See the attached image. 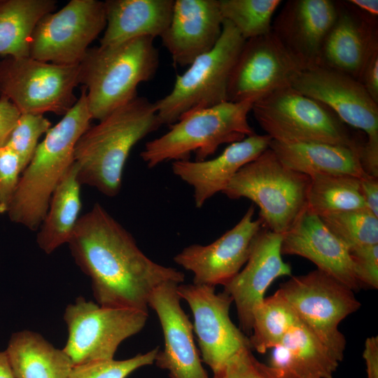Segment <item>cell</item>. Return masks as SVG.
Segmentation results:
<instances>
[{"mask_svg":"<svg viewBox=\"0 0 378 378\" xmlns=\"http://www.w3.org/2000/svg\"><path fill=\"white\" fill-rule=\"evenodd\" d=\"M223 21L219 0H174L162 45L175 64L189 66L215 46Z\"/></svg>","mask_w":378,"mask_h":378,"instance_id":"44dd1931","label":"cell"},{"mask_svg":"<svg viewBox=\"0 0 378 378\" xmlns=\"http://www.w3.org/2000/svg\"><path fill=\"white\" fill-rule=\"evenodd\" d=\"M278 290L299 320L341 361L346 340L339 324L360 307L354 290L318 269L291 277Z\"/></svg>","mask_w":378,"mask_h":378,"instance_id":"8fae6325","label":"cell"},{"mask_svg":"<svg viewBox=\"0 0 378 378\" xmlns=\"http://www.w3.org/2000/svg\"><path fill=\"white\" fill-rule=\"evenodd\" d=\"M363 358L368 378H378V337H369L365 342Z\"/></svg>","mask_w":378,"mask_h":378,"instance_id":"b9f144b4","label":"cell"},{"mask_svg":"<svg viewBox=\"0 0 378 378\" xmlns=\"http://www.w3.org/2000/svg\"><path fill=\"white\" fill-rule=\"evenodd\" d=\"M282 234L264 226L257 235L245 267L224 286L235 304L241 330L251 333L255 309L262 302L270 284L291 274L290 266L282 259Z\"/></svg>","mask_w":378,"mask_h":378,"instance_id":"ac0fdd59","label":"cell"},{"mask_svg":"<svg viewBox=\"0 0 378 378\" xmlns=\"http://www.w3.org/2000/svg\"><path fill=\"white\" fill-rule=\"evenodd\" d=\"M336 4V17L323 41L318 66L358 80L367 58L378 48L377 17L361 11L349 1Z\"/></svg>","mask_w":378,"mask_h":378,"instance_id":"ffe728a7","label":"cell"},{"mask_svg":"<svg viewBox=\"0 0 378 378\" xmlns=\"http://www.w3.org/2000/svg\"><path fill=\"white\" fill-rule=\"evenodd\" d=\"M310 183L309 176L286 167L269 148L243 166L222 193L251 200L263 226L283 234L306 209Z\"/></svg>","mask_w":378,"mask_h":378,"instance_id":"8992f818","label":"cell"},{"mask_svg":"<svg viewBox=\"0 0 378 378\" xmlns=\"http://www.w3.org/2000/svg\"><path fill=\"white\" fill-rule=\"evenodd\" d=\"M270 148L288 168L306 174L368 175L356 151L340 145L320 142L282 143L272 140Z\"/></svg>","mask_w":378,"mask_h":378,"instance_id":"484cf974","label":"cell"},{"mask_svg":"<svg viewBox=\"0 0 378 378\" xmlns=\"http://www.w3.org/2000/svg\"><path fill=\"white\" fill-rule=\"evenodd\" d=\"M79 64L64 65L29 57L0 60V94L20 113L64 115L76 103Z\"/></svg>","mask_w":378,"mask_h":378,"instance_id":"30bf717a","label":"cell"},{"mask_svg":"<svg viewBox=\"0 0 378 378\" xmlns=\"http://www.w3.org/2000/svg\"><path fill=\"white\" fill-rule=\"evenodd\" d=\"M336 14V1L289 0L272 22V32L303 69L318 66Z\"/></svg>","mask_w":378,"mask_h":378,"instance_id":"d6986e66","label":"cell"},{"mask_svg":"<svg viewBox=\"0 0 378 378\" xmlns=\"http://www.w3.org/2000/svg\"><path fill=\"white\" fill-rule=\"evenodd\" d=\"M106 25L104 1L71 0L39 20L31 36L29 57L57 64H79Z\"/></svg>","mask_w":378,"mask_h":378,"instance_id":"4fadbf2b","label":"cell"},{"mask_svg":"<svg viewBox=\"0 0 378 378\" xmlns=\"http://www.w3.org/2000/svg\"><path fill=\"white\" fill-rule=\"evenodd\" d=\"M353 6L361 11L374 16H378V1L377 0H348Z\"/></svg>","mask_w":378,"mask_h":378,"instance_id":"7bdbcfd3","label":"cell"},{"mask_svg":"<svg viewBox=\"0 0 378 378\" xmlns=\"http://www.w3.org/2000/svg\"><path fill=\"white\" fill-rule=\"evenodd\" d=\"M281 0H219L221 15L246 41L272 31L274 13Z\"/></svg>","mask_w":378,"mask_h":378,"instance_id":"1f68e13d","label":"cell"},{"mask_svg":"<svg viewBox=\"0 0 378 378\" xmlns=\"http://www.w3.org/2000/svg\"><path fill=\"white\" fill-rule=\"evenodd\" d=\"M272 349L269 365L294 378H332L340 362L300 321Z\"/></svg>","mask_w":378,"mask_h":378,"instance_id":"d4e9b609","label":"cell"},{"mask_svg":"<svg viewBox=\"0 0 378 378\" xmlns=\"http://www.w3.org/2000/svg\"><path fill=\"white\" fill-rule=\"evenodd\" d=\"M252 349H244L214 372L213 378H294L260 362Z\"/></svg>","mask_w":378,"mask_h":378,"instance_id":"d590c367","label":"cell"},{"mask_svg":"<svg viewBox=\"0 0 378 378\" xmlns=\"http://www.w3.org/2000/svg\"><path fill=\"white\" fill-rule=\"evenodd\" d=\"M20 114L17 107L6 96L0 94V147L6 144Z\"/></svg>","mask_w":378,"mask_h":378,"instance_id":"ab89813d","label":"cell"},{"mask_svg":"<svg viewBox=\"0 0 378 378\" xmlns=\"http://www.w3.org/2000/svg\"><path fill=\"white\" fill-rule=\"evenodd\" d=\"M251 111L260 127L276 141L340 145L360 156L365 140L354 134L326 104L292 87L259 99Z\"/></svg>","mask_w":378,"mask_h":378,"instance_id":"52a82bcc","label":"cell"},{"mask_svg":"<svg viewBox=\"0 0 378 378\" xmlns=\"http://www.w3.org/2000/svg\"><path fill=\"white\" fill-rule=\"evenodd\" d=\"M355 276L361 286L378 288V244L349 251Z\"/></svg>","mask_w":378,"mask_h":378,"instance_id":"74e56055","label":"cell"},{"mask_svg":"<svg viewBox=\"0 0 378 378\" xmlns=\"http://www.w3.org/2000/svg\"><path fill=\"white\" fill-rule=\"evenodd\" d=\"M244 43L237 29L224 20L215 46L177 75L171 92L154 103L162 125L171 126L188 113L227 102L230 77Z\"/></svg>","mask_w":378,"mask_h":378,"instance_id":"ba28073f","label":"cell"},{"mask_svg":"<svg viewBox=\"0 0 378 378\" xmlns=\"http://www.w3.org/2000/svg\"><path fill=\"white\" fill-rule=\"evenodd\" d=\"M282 255H295L314 263L353 290L360 286L355 276L350 254L344 244L307 208L293 226L282 234Z\"/></svg>","mask_w":378,"mask_h":378,"instance_id":"7402d4cb","label":"cell"},{"mask_svg":"<svg viewBox=\"0 0 378 378\" xmlns=\"http://www.w3.org/2000/svg\"><path fill=\"white\" fill-rule=\"evenodd\" d=\"M159 347L125 360H102L74 366L68 378H126L136 370L154 363Z\"/></svg>","mask_w":378,"mask_h":378,"instance_id":"e575fe53","label":"cell"},{"mask_svg":"<svg viewBox=\"0 0 378 378\" xmlns=\"http://www.w3.org/2000/svg\"><path fill=\"white\" fill-rule=\"evenodd\" d=\"M22 172L18 155L6 145L0 147V214L7 213Z\"/></svg>","mask_w":378,"mask_h":378,"instance_id":"8d00e7d4","label":"cell"},{"mask_svg":"<svg viewBox=\"0 0 378 378\" xmlns=\"http://www.w3.org/2000/svg\"><path fill=\"white\" fill-rule=\"evenodd\" d=\"M299 321L289 303L277 290L264 298L253 312L252 333L248 337L251 349L265 353L274 347Z\"/></svg>","mask_w":378,"mask_h":378,"instance_id":"4dcf8cb0","label":"cell"},{"mask_svg":"<svg viewBox=\"0 0 378 378\" xmlns=\"http://www.w3.org/2000/svg\"><path fill=\"white\" fill-rule=\"evenodd\" d=\"M148 36L89 48L79 64V82L86 90L92 119L99 121L137 97V87L150 80L159 52Z\"/></svg>","mask_w":378,"mask_h":378,"instance_id":"277c9868","label":"cell"},{"mask_svg":"<svg viewBox=\"0 0 378 378\" xmlns=\"http://www.w3.org/2000/svg\"><path fill=\"white\" fill-rule=\"evenodd\" d=\"M0 378H15L5 351H0Z\"/></svg>","mask_w":378,"mask_h":378,"instance_id":"ee69618b","label":"cell"},{"mask_svg":"<svg viewBox=\"0 0 378 378\" xmlns=\"http://www.w3.org/2000/svg\"><path fill=\"white\" fill-rule=\"evenodd\" d=\"M180 284L166 282L150 294L148 307L157 314L164 335V347L154 363L169 371L171 378H209L194 342L193 326L181 305Z\"/></svg>","mask_w":378,"mask_h":378,"instance_id":"e0dca14e","label":"cell"},{"mask_svg":"<svg viewBox=\"0 0 378 378\" xmlns=\"http://www.w3.org/2000/svg\"><path fill=\"white\" fill-rule=\"evenodd\" d=\"M360 184L367 209L378 217V178L366 175L360 178Z\"/></svg>","mask_w":378,"mask_h":378,"instance_id":"60d3db41","label":"cell"},{"mask_svg":"<svg viewBox=\"0 0 378 378\" xmlns=\"http://www.w3.org/2000/svg\"><path fill=\"white\" fill-rule=\"evenodd\" d=\"M55 8L54 0H0V55L29 57L36 24Z\"/></svg>","mask_w":378,"mask_h":378,"instance_id":"f1b7e54d","label":"cell"},{"mask_svg":"<svg viewBox=\"0 0 378 378\" xmlns=\"http://www.w3.org/2000/svg\"><path fill=\"white\" fill-rule=\"evenodd\" d=\"M50 127V122L41 114H20L4 145L18 155L23 171L35 153L38 139Z\"/></svg>","mask_w":378,"mask_h":378,"instance_id":"836d02e7","label":"cell"},{"mask_svg":"<svg viewBox=\"0 0 378 378\" xmlns=\"http://www.w3.org/2000/svg\"><path fill=\"white\" fill-rule=\"evenodd\" d=\"M5 352L15 378H68L74 367L63 349L29 330L13 333Z\"/></svg>","mask_w":378,"mask_h":378,"instance_id":"4316f807","label":"cell"},{"mask_svg":"<svg viewBox=\"0 0 378 378\" xmlns=\"http://www.w3.org/2000/svg\"><path fill=\"white\" fill-rule=\"evenodd\" d=\"M148 317V312L104 307L78 297L64 312L68 337L62 349L73 366L113 359L119 345L139 332Z\"/></svg>","mask_w":378,"mask_h":378,"instance_id":"7c38bea8","label":"cell"},{"mask_svg":"<svg viewBox=\"0 0 378 378\" xmlns=\"http://www.w3.org/2000/svg\"><path fill=\"white\" fill-rule=\"evenodd\" d=\"M318 217L349 251L378 244V217L368 209L332 213Z\"/></svg>","mask_w":378,"mask_h":378,"instance_id":"d6a6232c","label":"cell"},{"mask_svg":"<svg viewBox=\"0 0 378 378\" xmlns=\"http://www.w3.org/2000/svg\"><path fill=\"white\" fill-rule=\"evenodd\" d=\"M80 186L74 161L54 190L38 230L36 242L46 253H52L70 240L82 207Z\"/></svg>","mask_w":378,"mask_h":378,"instance_id":"83f0119b","label":"cell"},{"mask_svg":"<svg viewBox=\"0 0 378 378\" xmlns=\"http://www.w3.org/2000/svg\"><path fill=\"white\" fill-rule=\"evenodd\" d=\"M79 268L90 278L94 298L108 308L148 312L152 292L185 274L150 259L132 235L99 203L80 216L68 242Z\"/></svg>","mask_w":378,"mask_h":378,"instance_id":"6da1fadb","label":"cell"},{"mask_svg":"<svg viewBox=\"0 0 378 378\" xmlns=\"http://www.w3.org/2000/svg\"><path fill=\"white\" fill-rule=\"evenodd\" d=\"M160 126L154 103L138 96L90 126L74 150L80 185L93 187L108 197L116 196L130 150Z\"/></svg>","mask_w":378,"mask_h":378,"instance_id":"7a4b0ae2","label":"cell"},{"mask_svg":"<svg viewBox=\"0 0 378 378\" xmlns=\"http://www.w3.org/2000/svg\"><path fill=\"white\" fill-rule=\"evenodd\" d=\"M303 68L271 31L245 41L232 71L228 102H255L292 87Z\"/></svg>","mask_w":378,"mask_h":378,"instance_id":"9a60e30c","label":"cell"},{"mask_svg":"<svg viewBox=\"0 0 378 378\" xmlns=\"http://www.w3.org/2000/svg\"><path fill=\"white\" fill-rule=\"evenodd\" d=\"M292 88L328 106L347 126L365 133L360 153L365 172L378 178V104L356 78L321 66L303 69Z\"/></svg>","mask_w":378,"mask_h":378,"instance_id":"9c48e42d","label":"cell"},{"mask_svg":"<svg viewBox=\"0 0 378 378\" xmlns=\"http://www.w3.org/2000/svg\"><path fill=\"white\" fill-rule=\"evenodd\" d=\"M254 213L251 205L232 228L214 242L188 246L174 257V262L193 274V284L225 286L246 263L263 227L260 218L253 219Z\"/></svg>","mask_w":378,"mask_h":378,"instance_id":"2e32d148","label":"cell"},{"mask_svg":"<svg viewBox=\"0 0 378 378\" xmlns=\"http://www.w3.org/2000/svg\"><path fill=\"white\" fill-rule=\"evenodd\" d=\"M92 119L84 87L74 106L51 127L22 172L7 214L10 220L38 230L51 196L74 162L76 145Z\"/></svg>","mask_w":378,"mask_h":378,"instance_id":"3957f363","label":"cell"},{"mask_svg":"<svg viewBox=\"0 0 378 378\" xmlns=\"http://www.w3.org/2000/svg\"><path fill=\"white\" fill-rule=\"evenodd\" d=\"M271 141L266 134H255L230 144L213 159L174 161L172 172L192 188L195 205L202 208L208 200L225 189L243 166L269 148Z\"/></svg>","mask_w":378,"mask_h":378,"instance_id":"603a6c76","label":"cell"},{"mask_svg":"<svg viewBox=\"0 0 378 378\" xmlns=\"http://www.w3.org/2000/svg\"><path fill=\"white\" fill-rule=\"evenodd\" d=\"M174 0H107L106 25L100 46L136 38L161 37L172 15Z\"/></svg>","mask_w":378,"mask_h":378,"instance_id":"cb8c5ba5","label":"cell"},{"mask_svg":"<svg viewBox=\"0 0 378 378\" xmlns=\"http://www.w3.org/2000/svg\"><path fill=\"white\" fill-rule=\"evenodd\" d=\"M307 209L318 216L368 209L360 188V178L349 175L311 176Z\"/></svg>","mask_w":378,"mask_h":378,"instance_id":"f546056e","label":"cell"},{"mask_svg":"<svg viewBox=\"0 0 378 378\" xmlns=\"http://www.w3.org/2000/svg\"><path fill=\"white\" fill-rule=\"evenodd\" d=\"M177 292L191 309L202 360L213 372L240 351L252 349L248 337L231 321L230 295L216 293L215 286L183 283Z\"/></svg>","mask_w":378,"mask_h":378,"instance_id":"5bb4252c","label":"cell"},{"mask_svg":"<svg viewBox=\"0 0 378 378\" xmlns=\"http://www.w3.org/2000/svg\"><path fill=\"white\" fill-rule=\"evenodd\" d=\"M253 101L225 102L188 113L164 134L147 142L140 156L148 167L172 160L202 161L223 144H232L256 134L248 121Z\"/></svg>","mask_w":378,"mask_h":378,"instance_id":"5b68a950","label":"cell"},{"mask_svg":"<svg viewBox=\"0 0 378 378\" xmlns=\"http://www.w3.org/2000/svg\"><path fill=\"white\" fill-rule=\"evenodd\" d=\"M358 80L378 104V48L374 49L367 58Z\"/></svg>","mask_w":378,"mask_h":378,"instance_id":"f35d334b","label":"cell"}]
</instances>
